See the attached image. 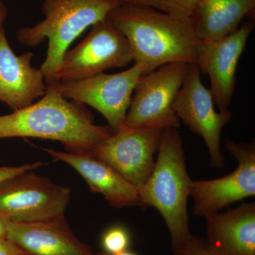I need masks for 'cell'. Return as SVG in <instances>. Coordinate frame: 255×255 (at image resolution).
Wrapping results in <instances>:
<instances>
[{"label":"cell","instance_id":"cell-1","mask_svg":"<svg viewBox=\"0 0 255 255\" xmlns=\"http://www.w3.org/2000/svg\"><path fill=\"white\" fill-rule=\"evenodd\" d=\"M107 18L127 38L134 63L145 73L172 63H197L201 40L190 17L145 5L121 4Z\"/></svg>","mask_w":255,"mask_h":255},{"label":"cell","instance_id":"cell-2","mask_svg":"<svg viewBox=\"0 0 255 255\" xmlns=\"http://www.w3.org/2000/svg\"><path fill=\"white\" fill-rule=\"evenodd\" d=\"M114 132L96 125L85 105L65 98L53 85L37 102L0 116V139L36 137L61 142L68 152L88 153Z\"/></svg>","mask_w":255,"mask_h":255},{"label":"cell","instance_id":"cell-3","mask_svg":"<svg viewBox=\"0 0 255 255\" xmlns=\"http://www.w3.org/2000/svg\"><path fill=\"white\" fill-rule=\"evenodd\" d=\"M153 170L139 191L144 206L155 208L168 228L173 251L192 237L188 199L192 180L188 174L183 140L177 128L162 130Z\"/></svg>","mask_w":255,"mask_h":255},{"label":"cell","instance_id":"cell-4","mask_svg":"<svg viewBox=\"0 0 255 255\" xmlns=\"http://www.w3.org/2000/svg\"><path fill=\"white\" fill-rule=\"evenodd\" d=\"M120 4L118 0H44L41 5L44 19L35 26L18 29L16 38L27 47L48 40L46 59L40 70L49 85L54 82L63 55L72 43Z\"/></svg>","mask_w":255,"mask_h":255},{"label":"cell","instance_id":"cell-5","mask_svg":"<svg viewBox=\"0 0 255 255\" xmlns=\"http://www.w3.org/2000/svg\"><path fill=\"white\" fill-rule=\"evenodd\" d=\"M189 65L166 64L142 75L134 90L124 126L162 130L180 128L173 104Z\"/></svg>","mask_w":255,"mask_h":255},{"label":"cell","instance_id":"cell-6","mask_svg":"<svg viewBox=\"0 0 255 255\" xmlns=\"http://www.w3.org/2000/svg\"><path fill=\"white\" fill-rule=\"evenodd\" d=\"M145 73L140 64L118 73H100L73 81H55L49 85L68 100L95 109L117 132L124 126L137 82Z\"/></svg>","mask_w":255,"mask_h":255},{"label":"cell","instance_id":"cell-7","mask_svg":"<svg viewBox=\"0 0 255 255\" xmlns=\"http://www.w3.org/2000/svg\"><path fill=\"white\" fill-rule=\"evenodd\" d=\"M133 61L131 48L126 37L108 18L96 23L83 41L65 52L55 81H73L123 68Z\"/></svg>","mask_w":255,"mask_h":255},{"label":"cell","instance_id":"cell-8","mask_svg":"<svg viewBox=\"0 0 255 255\" xmlns=\"http://www.w3.org/2000/svg\"><path fill=\"white\" fill-rule=\"evenodd\" d=\"M70 188L31 171L0 183V214L12 222H34L65 214Z\"/></svg>","mask_w":255,"mask_h":255},{"label":"cell","instance_id":"cell-9","mask_svg":"<svg viewBox=\"0 0 255 255\" xmlns=\"http://www.w3.org/2000/svg\"><path fill=\"white\" fill-rule=\"evenodd\" d=\"M201 75L199 67L189 64L173 109L179 120L204 139L212 167L223 168L225 159L221 150V132L232 118V112H216L212 94L204 86Z\"/></svg>","mask_w":255,"mask_h":255},{"label":"cell","instance_id":"cell-10","mask_svg":"<svg viewBox=\"0 0 255 255\" xmlns=\"http://www.w3.org/2000/svg\"><path fill=\"white\" fill-rule=\"evenodd\" d=\"M162 130L123 126L88 153L112 166L139 191L150 177Z\"/></svg>","mask_w":255,"mask_h":255},{"label":"cell","instance_id":"cell-11","mask_svg":"<svg viewBox=\"0 0 255 255\" xmlns=\"http://www.w3.org/2000/svg\"><path fill=\"white\" fill-rule=\"evenodd\" d=\"M226 149L238 162L237 168L224 177L211 180L193 181L190 197L193 214L205 218L220 212L237 201L255 196V146L226 140Z\"/></svg>","mask_w":255,"mask_h":255},{"label":"cell","instance_id":"cell-12","mask_svg":"<svg viewBox=\"0 0 255 255\" xmlns=\"http://www.w3.org/2000/svg\"><path fill=\"white\" fill-rule=\"evenodd\" d=\"M253 28L254 23L248 21L222 39L201 41L196 65L209 75L210 91L220 112L228 110L232 101L238 63Z\"/></svg>","mask_w":255,"mask_h":255},{"label":"cell","instance_id":"cell-13","mask_svg":"<svg viewBox=\"0 0 255 255\" xmlns=\"http://www.w3.org/2000/svg\"><path fill=\"white\" fill-rule=\"evenodd\" d=\"M31 52L15 54L4 26L0 28V102L11 110L31 105L46 94L47 85L39 69L34 68Z\"/></svg>","mask_w":255,"mask_h":255},{"label":"cell","instance_id":"cell-14","mask_svg":"<svg viewBox=\"0 0 255 255\" xmlns=\"http://www.w3.org/2000/svg\"><path fill=\"white\" fill-rule=\"evenodd\" d=\"M6 239L28 255H95L75 236L65 215L34 222L9 221Z\"/></svg>","mask_w":255,"mask_h":255},{"label":"cell","instance_id":"cell-15","mask_svg":"<svg viewBox=\"0 0 255 255\" xmlns=\"http://www.w3.org/2000/svg\"><path fill=\"white\" fill-rule=\"evenodd\" d=\"M207 251L214 255H255V204L244 203L225 212L208 215Z\"/></svg>","mask_w":255,"mask_h":255},{"label":"cell","instance_id":"cell-16","mask_svg":"<svg viewBox=\"0 0 255 255\" xmlns=\"http://www.w3.org/2000/svg\"><path fill=\"white\" fill-rule=\"evenodd\" d=\"M55 160L65 162L84 178L93 193L102 194L115 208L141 205L140 192L110 164L90 153L43 148Z\"/></svg>","mask_w":255,"mask_h":255},{"label":"cell","instance_id":"cell-17","mask_svg":"<svg viewBox=\"0 0 255 255\" xmlns=\"http://www.w3.org/2000/svg\"><path fill=\"white\" fill-rule=\"evenodd\" d=\"M255 0H201L190 16L201 41L222 39L236 31L242 20L255 11Z\"/></svg>","mask_w":255,"mask_h":255},{"label":"cell","instance_id":"cell-18","mask_svg":"<svg viewBox=\"0 0 255 255\" xmlns=\"http://www.w3.org/2000/svg\"><path fill=\"white\" fill-rule=\"evenodd\" d=\"M130 243V235L122 226L109 228L102 235V248L105 253L110 255H117L128 251Z\"/></svg>","mask_w":255,"mask_h":255},{"label":"cell","instance_id":"cell-19","mask_svg":"<svg viewBox=\"0 0 255 255\" xmlns=\"http://www.w3.org/2000/svg\"><path fill=\"white\" fill-rule=\"evenodd\" d=\"M174 255H214L207 251L204 238L192 236L182 248L174 251Z\"/></svg>","mask_w":255,"mask_h":255},{"label":"cell","instance_id":"cell-20","mask_svg":"<svg viewBox=\"0 0 255 255\" xmlns=\"http://www.w3.org/2000/svg\"><path fill=\"white\" fill-rule=\"evenodd\" d=\"M121 4L145 5L155 9L182 16L169 0H118ZM185 17V16H184Z\"/></svg>","mask_w":255,"mask_h":255},{"label":"cell","instance_id":"cell-21","mask_svg":"<svg viewBox=\"0 0 255 255\" xmlns=\"http://www.w3.org/2000/svg\"><path fill=\"white\" fill-rule=\"evenodd\" d=\"M43 164L41 162L25 164L16 167H0V183L27 171L34 170Z\"/></svg>","mask_w":255,"mask_h":255},{"label":"cell","instance_id":"cell-22","mask_svg":"<svg viewBox=\"0 0 255 255\" xmlns=\"http://www.w3.org/2000/svg\"><path fill=\"white\" fill-rule=\"evenodd\" d=\"M182 16L190 17L193 10L201 0H169Z\"/></svg>","mask_w":255,"mask_h":255},{"label":"cell","instance_id":"cell-23","mask_svg":"<svg viewBox=\"0 0 255 255\" xmlns=\"http://www.w3.org/2000/svg\"><path fill=\"white\" fill-rule=\"evenodd\" d=\"M19 247L6 238L0 239V255H26Z\"/></svg>","mask_w":255,"mask_h":255},{"label":"cell","instance_id":"cell-24","mask_svg":"<svg viewBox=\"0 0 255 255\" xmlns=\"http://www.w3.org/2000/svg\"><path fill=\"white\" fill-rule=\"evenodd\" d=\"M9 220L5 217L2 214H0V239L6 238L7 233V226Z\"/></svg>","mask_w":255,"mask_h":255},{"label":"cell","instance_id":"cell-25","mask_svg":"<svg viewBox=\"0 0 255 255\" xmlns=\"http://www.w3.org/2000/svg\"><path fill=\"white\" fill-rule=\"evenodd\" d=\"M8 9L6 4L0 0V28L3 27L4 21L7 18Z\"/></svg>","mask_w":255,"mask_h":255},{"label":"cell","instance_id":"cell-26","mask_svg":"<svg viewBox=\"0 0 255 255\" xmlns=\"http://www.w3.org/2000/svg\"><path fill=\"white\" fill-rule=\"evenodd\" d=\"M117 255H137L136 254H135V253H131V252L127 251H124L123 253H119V254Z\"/></svg>","mask_w":255,"mask_h":255},{"label":"cell","instance_id":"cell-27","mask_svg":"<svg viewBox=\"0 0 255 255\" xmlns=\"http://www.w3.org/2000/svg\"><path fill=\"white\" fill-rule=\"evenodd\" d=\"M95 255H110L108 254H107V253H100V254H95Z\"/></svg>","mask_w":255,"mask_h":255},{"label":"cell","instance_id":"cell-28","mask_svg":"<svg viewBox=\"0 0 255 255\" xmlns=\"http://www.w3.org/2000/svg\"></svg>","mask_w":255,"mask_h":255}]
</instances>
